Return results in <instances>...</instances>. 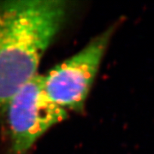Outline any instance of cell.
Segmentation results:
<instances>
[{"label":"cell","instance_id":"7a4b0ae2","mask_svg":"<svg viewBox=\"0 0 154 154\" xmlns=\"http://www.w3.org/2000/svg\"><path fill=\"white\" fill-rule=\"evenodd\" d=\"M116 29V24L110 26L43 75L45 91L52 102L68 112H82Z\"/></svg>","mask_w":154,"mask_h":154},{"label":"cell","instance_id":"3957f363","mask_svg":"<svg viewBox=\"0 0 154 154\" xmlns=\"http://www.w3.org/2000/svg\"><path fill=\"white\" fill-rule=\"evenodd\" d=\"M8 154H28L45 133L64 121L69 112L45 93L43 75H36L13 96L6 106Z\"/></svg>","mask_w":154,"mask_h":154},{"label":"cell","instance_id":"6da1fadb","mask_svg":"<svg viewBox=\"0 0 154 154\" xmlns=\"http://www.w3.org/2000/svg\"><path fill=\"white\" fill-rule=\"evenodd\" d=\"M63 0L0 2V113L38 75L39 63L71 11Z\"/></svg>","mask_w":154,"mask_h":154}]
</instances>
